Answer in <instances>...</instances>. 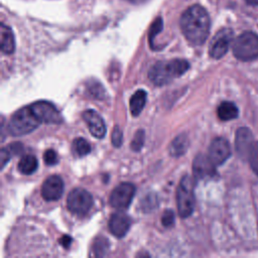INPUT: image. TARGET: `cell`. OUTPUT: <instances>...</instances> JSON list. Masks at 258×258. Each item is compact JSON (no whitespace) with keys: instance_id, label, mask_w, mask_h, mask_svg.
Here are the masks:
<instances>
[{"instance_id":"obj_33","label":"cell","mask_w":258,"mask_h":258,"mask_svg":"<svg viewBox=\"0 0 258 258\" xmlns=\"http://www.w3.org/2000/svg\"><path fill=\"white\" fill-rule=\"evenodd\" d=\"M249 5H254V6H258V0H245Z\"/></svg>"},{"instance_id":"obj_23","label":"cell","mask_w":258,"mask_h":258,"mask_svg":"<svg viewBox=\"0 0 258 258\" xmlns=\"http://www.w3.org/2000/svg\"><path fill=\"white\" fill-rule=\"evenodd\" d=\"M247 160L250 163L252 170L258 175V141H255L248 155Z\"/></svg>"},{"instance_id":"obj_1","label":"cell","mask_w":258,"mask_h":258,"mask_svg":"<svg viewBox=\"0 0 258 258\" xmlns=\"http://www.w3.org/2000/svg\"><path fill=\"white\" fill-rule=\"evenodd\" d=\"M180 28L188 40L194 45L203 44L210 33L211 20L207 10L201 5L188 7L180 17Z\"/></svg>"},{"instance_id":"obj_26","label":"cell","mask_w":258,"mask_h":258,"mask_svg":"<svg viewBox=\"0 0 258 258\" xmlns=\"http://www.w3.org/2000/svg\"><path fill=\"white\" fill-rule=\"evenodd\" d=\"M143 143H144V131L139 130L135 133V136L131 143V147L134 151H138L143 146Z\"/></svg>"},{"instance_id":"obj_4","label":"cell","mask_w":258,"mask_h":258,"mask_svg":"<svg viewBox=\"0 0 258 258\" xmlns=\"http://www.w3.org/2000/svg\"><path fill=\"white\" fill-rule=\"evenodd\" d=\"M233 53L236 58L249 61L258 57V34L245 31L235 38L232 44Z\"/></svg>"},{"instance_id":"obj_24","label":"cell","mask_w":258,"mask_h":258,"mask_svg":"<svg viewBox=\"0 0 258 258\" xmlns=\"http://www.w3.org/2000/svg\"><path fill=\"white\" fill-rule=\"evenodd\" d=\"M162 18L158 17L155 19V21L152 23L151 27H150V30H149V42L152 46V42H153V39L155 38V35L157 33H159L161 30H162Z\"/></svg>"},{"instance_id":"obj_25","label":"cell","mask_w":258,"mask_h":258,"mask_svg":"<svg viewBox=\"0 0 258 258\" xmlns=\"http://www.w3.org/2000/svg\"><path fill=\"white\" fill-rule=\"evenodd\" d=\"M141 206L143 211H152L156 206H157V200H156V196L155 195H148L146 196L142 202H141Z\"/></svg>"},{"instance_id":"obj_14","label":"cell","mask_w":258,"mask_h":258,"mask_svg":"<svg viewBox=\"0 0 258 258\" xmlns=\"http://www.w3.org/2000/svg\"><path fill=\"white\" fill-rule=\"evenodd\" d=\"M83 119L87 123L91 134L96 138H103L106 134V125L103 118L95 110H86L83 113Z\"/></svg>"},{"instance_id":"obj_15","label":"cell","mask_w":258,"mask_h":258,"mask_svg":"<svg viewBox=\"0 0 258 258\" xmlns=\"http://www.w3.org/2000/svg\"><path fill=\"white\" fill-rule=\"evenodd\" d=\"M131 226L130 217L122 212L115 213L109 221V230L117 238L124 237Z\"/></svg>"},{"instance_id":"obj_32","label":"cell","mask_w":258,"mask_h":258,"mask_svg":"<svg viewBox=\"0 0 258 258\" xmlns=\"http://www.w3.org/2000/svg\"><path fill=\"white\" fill-rule=\"evenodd\" d=\"M59 243L61 244L62 247L68 248V247L71 245V243H72V238H71L70 236H68V235H64V236H62V237L59 239Z\"/></svg>"},{"instance_id":"obj_5","label":"cell","mask_w":258,"mask_h":258,"mask_svg":"<svg viewBox=\"0 0 258 258\" xmlns=\"http://www.w3.org/2000/svg\"><path fill=\"white\" fill-rule=\"evenodd\" d=\"M195 183L189 175L181 178L176 190V206L181 218H187L191 215L195 208Z\"/></svg>"},{"instance_id":"obj_16","label":"cell","mask_w":258,"mask_h":258,"mask_svg":"<svg viewBox=\"0 0 258 258\" xmlns=\"http://www.w3.org/2000/svg\"><path fill=\"white\" fill-rule=\"evenodd\" d=\"M1 50L3 53L11 54L15 49V40L11 28L4 23L1 24Z\"/></svg>"},{"instance_id":"obj_34","label":"cell","mask_w":258,"mask_h":258,"mask_svg":"<svg viewBox=\"0 0 258 258\" xmlns=\"http://www.w3.org/2000/svg\"><path fill=\"white\" fill-rule=\"evenodd\" d=\"M128 1H130L132 3H141V2H143L145 0H128Z\"/></svg>"},{"instance_id":"obj_21","label":"cell","mask_w":258,"mask_h":258,"mask_svg":"<svg viewBox=\"0 0 258 258\" xmlns=\"http://www.w3.org/2000/svg\"><path fill=\"white\" fill-rule=\"evenodd\" d=\"M73 148L74 151L79 155V156H85L91 151V145L90 143L84 139V138H76L73 142Z\"/></svg>"},{"instance_id":"obj_17","label":"cell","mask_w":258,"mask_h":258,"mask_svg":"<svg viewBox=\"0 0 258 258\" xmlns=\"http://www.w3.org/2000/svg\"><path fill=\"white\" fill-rule=\"evenodd\" d=\"M238 108L237 106L230 101H224L222 102L218 109H217V114L220 120L222 121H230L238 117Z\"/></svg>"},{"instance_id":"obj_20","label":"cell","mask_w":258,"mask_h":258,"mask_svg":"<svg viewBox=\"0 0 258 258\" xmlns=\"http://www.w3.org/2000/svg\"><path fill=\"white\" fill-rule=\"evenodd\" d=\"M37 159L34 155L26 154L21 157V159L18 162V170L23 174H31L33 173L37 168Z\"/></svg>"},{"instance_id":"obj_27","label":"cell","mask_w":258,"mask_h":258,"mask_svg":"<svg viewBox=\"0 0 258 258\" xmlns=\"http://www.w3.org/2000/svg\"><path fill=\"white\" fill-rule=\"evenodd\" d=\"M43 160L47 165H53L57 162V154L53 149H47L44 151Z\"/></svg>"},{"instance_id":"obj_22","label":"cell","mask_w":258,"mask_h":258,"mask_svg":"<svg viewBox=\"0 0 258 258\" xmlns=\"http://www.w3.org/2000/svg\"><path fill=\"white\" fill-rule=\"evenodd\" d=\"M109 248V244L106 238L99 237L95 240L93 244V251L95 252V255L97 256H104L106 255Z\"/></svg>"},{"instance_id":"obj_31","label":"cell","mask_w":258,"mask_h":258,"mask_svg":"<svg viewBox=\"0 0 258 258\" xmlns=\"http://www.w3.org/2000/svg\"><path fill=\"white\" fill-rule=\"evenodd\" d=\"M8 149L12 154H18L23 150V146L21 143H11Z\"/></svg>"},{"instance_id":"obj_8","label":"cell","mask_w":258,"mask_h":258,"mask_svg":"<svg viewBox=\"0 0 258 258\" xmlns=\"http://www.w3.org/2000/svg\"><path fill=\"white\" fill-rule=\"evenodd\" d=\"M233 40V30L231 28L220 29L212 38L209 46V53L213 58L223 57Z\"/></svg>"},{"instance_id":"obj_2","label":"cell","mask_w":258,"mask_h":258,"mask_svg":"<svg viewBox=\"0 0 258 258\" xmlns=\"http://www.w3.org/2000/svg\"><path fill=\"white\" fill-rule=\"evenodd\" d=\"M188 68V61L182 58L157 61L150 68L148 78L154 85L163 86L168 84L173 79L183 75Z\"/></svg>"},{"instance_id":"obj_9","label":"cell","mask_w":258,"mask_h":258,"mask_svg":"<svg viewBox=\"0 0 258 258\" xmlns=\"http://www.w3.org/2000/svg\"><path fill=\"white\" fill-rule=\"evenodd\" d=\"M30 108L40 123L58 124L62 122V117L58 110L47 101H37L31 104Z\"/></svg>"},{"instance_id":"obj_10","label":"cell","mask_w":258,"mask_h":258,"mask_svg":"<svg viewBox=\"0 0 258 258\" xmlns=\"http://www.w3.org/2000/svg\"><path fill=\"white\" fill-rule=\"evenodd\" d=\"M208 156L216 166L223 164L231 156V147L228 140L223 137L215 138L210 144Z\"/></svg>"},{"instance_id":"obj_3","label":"cell","mask_w":258,"mask_h":258,"mask_svg":"<svg viewBox=\"0 0 258 258\" xmlns=\"http://www.w3.org/2000/svg\"><path fill=\"white\" fill-rule=\"evenodd\" d=\"M39 120L32 112L30 106L17 110L9 120L7 129L13 136H21L32 132L38 125Z\"/></svg>"},{"instance_id":"obj_11","label":"cell","mask_w":258,"mask_h":258,"mask_svg":"<svg viewBox=\"0 0 258 258\" xmlns=\"http://www.w3.org/2000/svg\"><path fill=\"white\" fill-rule=\"evenodd\" d=\"M216 165L210 159L209 156L199 154L196 156L192 162L194 175L198 179L212 178L216 175Z\"/></svg>"},{"instance_id":"obj_13","label":"cell","mask_w":258,"mask_h":258,"mask_svg":"<svg viewBox=\"0 0 258 258\" xmlns=\"http://www.w3.org/2000/svg\"><path fill=\"white\" fill-rule=\"evenodd\" d=\"M63 192V181L58 175L47 177L41 186V196L45 201L51 202L58 200Z\"/></svg>"},{"instance_id":"obj_29","label":"cell","mask_w":258,"mask_h":258,"mask_svg":"<svg viewBox=\"0 0 258 258\" xmlns=\"http://www.w3.org/2000/svg\"><path fill=\"white\" fill-rule=\"evenodd\" d=\"M122 142H123L122 131L118 126H116L112 132V143L115 147H119L121 146Z\"/></svg>"},{"instance_id":"obj_30","label":"cell","mask_w":258,"mask_h":258,"mask_svg":"<svg viewBox=\"0 0 258 258\" xmlns=\"http://www.w3.org/2000/svg\"><path fill=\"white\" fill-rule=\"evenodd\" d=\"M11 155H12V153L10 152L8 147L7 148H2L1 157H0V159H1V168H3L5 166V164L9 161Z\"/></svg>"},{"instance_id":"obj_12","label":"cell","mask_w":258,"mask_h":258,"mask_svg":"<svg viewBox=\"0 0 258 258\" xmlns=\"http://www.w3.org/2000/svg\"><path fill=\"white\" fill-rule=\"evenodd\" d=\"M253 134L249 128L241 127L236 131L235 147L236 151L242 159H247L249 152L254 144Z\"/></svg>"},{"instance_id":"obj_7","label":"cell","mask_w":258,"mask_h":258,"mask_svg":"<svg viewBox=\"0 0 258 258\" xmlns=\"http://www.w3.org/2000/svg\"><path fill=\"white\" fill-rule=\"evenodd\" d=\"M135 186L130 182H122L118 184L110 195V205L118 210L127 209L135 195Z\"/></svg>"},{"instance_id":"obj_28","label":"cell","mask_w":258,"mask_h":258,"mask_svg":"<svg viewBox=\"0 0 258 258\" xmlns=\"http://www.w3.org/2000/svg\"><path fill=\"white\" fill-rule=\"evenodd\" d=\"M161 223L164 227H171L174 223V213L171 210H166L162 214Z\"/></svg>"},{"instance_id":"obj_18","label":"cell","mask_w":258,"mask_h":258,"mask_svg":"<svg viewBox=\"0 0 258 258\" xmlns=\"http://www.w3.org/2000/svg\"><path fill=\"white\" fill-rule=\"evenodd\" d=\"M146 96L147 94L144 90H138L130 98L129 107H130V112L133 116H138L143 110L146 104Z\"/></svg>"},{"instance_id":"obj_6","label":"cell","mask_w":258,"mask_h":258,"mask_svg":"<svg viewBox=\"0 0 258 258\" xmlns=\"http://www.w3.org/2000/svg\"><path fill=\"white\" fill-rule=\"evenodd\" d=\"M93 206V198L89 191L84 188L73 189L67 199V207L71 213L84 216Z\"/></svg>"},{"instance_id":"obj_19","label":"cell","mask_w":258,"mask_h":258,"mask_svg":"<svg viewBox=\"0 0 258 258\" xmlns=\"http://www.w3.org/2000/svg\"><path fill=\"white\" fill-rule=\"evenodd\" d=\"M188 148V138L185 134L177 135L169 145V153L171 156L178 157L183 155Z\"/></svg>"}]
</instances>
